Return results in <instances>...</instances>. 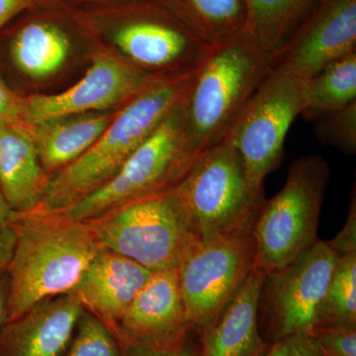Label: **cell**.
I'll return each instance as SVG.
<instances>
[{
  "label": "cell",
  "instance_id": "1",
  "mask_svg": "<svg viewBox=\"0 0 356 356\" xmlns=\"http://www.w3.org/2000/svg\"><path fill=\"white\" fill-rule=\"evenodd\" d=\"M16 236L8 271L6 322L46 300L72 293L102 250L88 222L35 210L10 222Z\"/></svg>",
  "mask_w": 356,
  "mask_h": 356
},
{
  "label": "cell",
  "instance_id": "2",
  "mask_svg": "<svg viewBox=\"0 0 356 356\" xmlns=\"http://www.w3.org/2000/svg\"><path fill=\"white\" fill-rule=\"evenodd\" d=\"M195 74L159 79L126 103L86 153L46 178L36 210H65L106 184L131 154L184 103Z\"/></svg>",
  "mask_w": 356,
  "mask_h": 356
},
{
  "label": "cell",
  "instance_id": "3",
  "mask_svg": "<svg viewBox=\"0 0 356 356\" xmlns=\"http://www.w3.org/2000/svg\"><path fill=\"white\" fill-rule=\"evenodd\" d=\"M273 63L243 32L213 49L182 104L185 131L198 154L224 140Z\"/></svg>",
  "mask_w": 356,
  "mask_h": 356
},
{
  "label": "cell",
  "instance_id": "4",
  "mask_svg": "<svg viewBox=\"0 0 356 356\" xmlns=\"http://www.w3.org/2000/svg\"><path fill=\"white\" fill-rule=\"evenodd\" d=\"M187 225L198 240L250 231L264 202L235 147L226 140L198 154L172 188Z\"/></svg>",
  "mask_w": 356,
  "mask_h": 356
},
{
  "label": "cell",
  "instance_id": "5",
  "mask_svg": "<svg viewBox=\"0 0 356 356\" xmlns=\"http://www.w3.org/2000/svg\"><path fill=\"white\" fill-rule=\"evenodd\" d=\"M330 177V166L318 154L292 161L284 186L264 199L252 222L255 267L266 274L280 270L317 242Z\"/></svg>",
  "mask_w": 356,
  "mask_h": 356
},
{
  "label": "cell",
  "instance_id": "6",
  "mask_svg": "<svg viewBox=\"0 0 356 356\" xmlns=\"http://www.w3.org/2000/svg\"><path fill=\"white\" fill-rule=\"evenodd\" d=\"M182 104L131 154L106 184L58 212L88 222L129 203L172 189L199 154L187 137Z\"/></svg>",
  "mask_w": 356,
  "mask_h": 356
},
{
  "label": "cell",
  "instance_id": "7",
  "mask_svg": "<svg viewBox=\"0 0 356 356\" xmlns=\"http://www.w3.org/2000/svg\"><path fill=\"white\" fill-rule=\"evenodd\" d=\"M102 248L151 271L177 268L192 234L172 189L88 222Z\"/></svg>",
  "mask_w": 356,
  "mask_h": 356
},
{
  "label": "cell",
  "instance_id": "8",
  "mask_svg": "<svg viewBox=\"0 0 356 356\" xmlns=\"http://www.w3.org/2000/svg\"><path fill=\"white\" fill-rule=\"evenodd\" d=\"M254 267L250 231L191 242L177 267L191 330L201 332L214 322Z\"/></svg>",
  "mask_w": 356,
  "mask_h": 356
},
{
  "label": "cell",
  "instance_id": "9",
  "mask_svg": "<svg viewBox=\"0 0 356 356\" xmlns=\"http://www.w3.org/2000/svg\"><path fill=\"white\" fill-rule=\"evenodd\" d=\"M111 30L129 62L156 79L194 74L212 53L159 0H135Z\"/></svg>",
  "mask_w": 356,
  "mask_h": 356
},
{
  "label": "cell",
  "instance_id": "10",
  "mask_svg": "<svg viewBox=\"0 0 356 356\" xmlns=\"http://www.w3.org/2000/svg\"><path fill=\"white\" fill-rule=\"evenodd\" d=\"M302 109L300 81L271 70L236 116L224 140L240 154L254 186L264 187L282 163L288 131Z\"/></svg>",
  "mask_w": 356,
  "mask_h": 356
},
{
  "label": "cell",
  "instance_id": "11",
  "mask_svg": "<svg viewBox=\"0 0 356 356\" xmlns=\"http://www.w3.org/2000/svg\"><path fill=\"white\" fill-rule=\"evenodd\" d=\"M339 257L327 241L318 238L291 264L266 274L259 307L273 343L315 325Z\"/></svg>",
  "mask_w": 356,
  "mask_h": 356
},
{
  "label": "cell",
  "instance_id": "12",
  "mask_svg": "<svg viewBox=\"0 0 356 356\" xmlns=\"http://www.w3.org/2000/svg\"><path fill=\"white\" fill-rule=\"evenodd\" d=\"M129 60L109 55L93 58L84 76L62 92L23 100L21 120L33 127L128 103L159 81Z\"/></svg>",
  "mask_w": 356,
  "mask_h": 356
},
{
  "label": "cell",
  "instance_id": "13",
  "mask_svg": "<svg viewBox=\"0 0 356 356\" xmlns=\"http://www.w3.org/2000/svg\"><path fill=\"white\" fill-rule=\"evenodd\" d=\"M356 51V0H320L273 57V70L309 79Z\"/></svg>",
  "mask_w": 356,
  "mask_h": 356
},
{
  "label": "cell",
  "instance_id": "14",
  "mask_svg": "<svg viewBox=\"0 0 356 356\" xmlns=\"http://www.w3.org/2000/svg\"><path fill=\"white\" fill-rule=\"evenodd\" d=\"M111 330L122 339L151 348H175L187 344L191 330L177 268L153 271Z\"/></svg>",
  "mask_w": 356,
  "mask_h": 356
},
{
  "label": "cell",
  "instance_id": "15",
  "mask_svg": "<svg viewBox=\"0 0 356 356\" xmlns=\"http://www.w3.org/2000/svg\"><path fill=\"white\" fill-rule=\"evenodd\" d=\"M84 311L74 293L37 304L0 329V356L62 355Z\"/></svg>",
  "mask_w": 356,
  "mask_h": 356
},
{
  "label": "cell",
  "instance_id": "16",
  "mask_svg": "<svg viewBox=\"0 0 356 356\" xmlns=\"http://www.w3.org/2000/svg\"><path fill=\"white\" fill-rule=\"evenodd\" d=\"M152 273L138 262L102 248L72 293L84 309L111 329L123 317Z\"/></svg>",
  "mask_w": 356,
  "mask_h": 356
},
{
  "label": "cell",
  "instance_id": "17",
  "mask_svg": "<svg viewBox=\"0 0 356 356\" xmlns=\"http://www.w3.org/2000/svg\"><path fill=\"white\" fill-rule=\"evenodd\" d=\"M266 273L254 267L214 322L201 331L195 356H264L271 343L262 339L257 324Z\"/></svg>",
  "mask_w": 356,
  "mask_h": 356
},
{
  "label": "cell",
  "instance_id": "18",
  "mask_svg": "<svg viewBox=\"0 0 356 356\" xmlns=\"http://www.w3.org/2000/svg\"><path fill=\"white\" fill-rule=\"evenodd\" d=\"M43 170L31 134L19 124L0 126V191L16 215L38 208Z\"/></svg>",
  "mask_w": 356,
  "mask_h": 356
},
{
  "label": "cell",
  "instance_id": "19",
  "mask_svg": "<svg viewBox=\"0 0 356 356\" xmlns=\"http://www.w3.org/2000/svg\"><path fill=\"white\" fill-rule=\"evenodd\" d=\"M112 120V115L90 113L36 126V135L32 136L43 170L55 172L76 161L99 139Z\"/></svg>",
  "mask_w": 356,
  "mask_h": 356
},
{
  "label": "cell",
  "instance_id": "20",
  "mask_svg": "<svg viewBox=\"0 0 356 356\" xmlns=\"http://www.w3.org/2000/svg\"><path fill=\"white\" fill-rule=\"evenodd\" d=\"M72 41L65 28L48 18L21 26L11 42L14 64L25 74L42 79L57 72L67 60Z\"/></svg>",
  "mask_w": 356,
  "mask_h": 356
},
{
  "label": "cell",
  "instance_id": "21",
  "mask_svg": "<svg viewBox=\"0 0 356 356\" xmlns=\"http://www.w3.org/2000/svg\"><path fill=\"white\" fill-rule=\"evenodd\" d=\"M320 0H243V32L264 53L274 56Z\"/></svg>",
  "mask_w": 356,
  "mask_h": 356
},
{
  "label": "cell",
  "instance_id": "22",
  "mask_svg": "<svg viewBox=\"0 0 356 356\" xmlns=\"http://www.w3.org/2000/svg\"><path fill=\"white\" fill-rule=\"evenodd\" d=\"M203 43L217 48L243 32V0H159Z\"/></svg>",
  "mask_w": 356,
  "mask_h": 356
},
{
  "label": "cell",
  "instance_id": "23",
  "mask_svg": "<svg viewBox=\"0 0 356 356\" xmlns=\"http://www.w3.org/2000/svg\"><path fill=\"white\" fill-rule=\"evenodd\" d=\"M304 118L318 112L343 108L356 102V51L300 81Z\"/></svg>",
  "mask_w": 356,
  "mask_h": 356
},
{
  "label": "cell",
  "instance_id": "24",
  "mask_svg": "<svg viewBox=\"0 0 356 356\" xmlns=\"http://www.w3.org/2000/svg\"><path fill=\"white\" fill-rule=\"evenodd\" d=\"M315 325H356V252L339 255Z\"/></svg>",
  "mask_w": 356,
  "mask_h": 356
},
{
  "label": "cell",
  "instance_id": "25",
  "mask_svg": "<svg viewBox=\"0 0 356 356\" xmlns=\"http://www.w3.org/2000/svg\"><path fill=\"white\" fill-rule=\"evenodd\" d=\"M322 144L337 147L343 154L356 153V102L343 108L318 112L307 117Z\"/></svg>",
  "mask_w": 356,
  "mask_h": 356
},
{
  "label": "cell",
  "instance_id": "26",
  "mask_svg": "<svg viewBox=\"0 0 356 356\" xmlns=\"http://www.w3.org/2000/svg\"><path fill=\"white\" fill-rule=\"evenodd\" d=\"M65 356H123L120 341L108 325L84 311Z\"/></svg>",
  "mask_w": 356,
  "mask_h": 356
},
{
  "label": "cell",
  "instance_id": "27",
  "mask_svg": "<svg viewBox=\"0 0 356 356\" xmlns=\"http://www.w3.org/2000/svg\"><path fill=\"white\" fill-rule=\"evenodd\" d=\"M307 334L323 356H356V325H314Z\"/></svg>",
  "mask_w": 356,
  "mask_h": 356
},
{
  "label": "cell",
  "instance_id": "28",
  "mask_svg": "<svg viewBox=\"0 0 356 356\" xmlns=\"http://www.w3.org/2000/svg\"><path fill=\"white\" fill-rule=\"evenodd\" d=\"M264 356H323V353L310 334L298 332L274 341Z\"/></svg>",
  "mask_w": 356,
  "mask_h": 356
},
{
  "label": "cell",
  "instance_id": "29",
  "mask_svg": "<svg viewBox=\"0 0 356 356\" xmlns=\"http://www.w3.org/2000/svg\"><path fill=\"white\" fill-rule=\"evenodd\" d=\"M330 245L339 255L356 252V195L355 187L351 193L350 212L343 228L334 240L329 241Z\"/></svg>",
  "mask_w": 356,
  "mask_h": 356
},
{
  "label": "cell",
  "instance_id": "30",
  "mask_svg": "<svg viewBox=\"0 0 356 356\" xmlns=\"http://www.w3.org/2000/svg\"><path fill=\"white\" fill-rule=\"evenodd\" d=\"M22 109L23 100L14 95L0 79V126L19 124Z\"/></svg>",
  "mask_w": 356,
  "mask_h": 356
},
{
  "label": "cell",
  "instance_id": "31",
  "mask_svg": "<svg viewBox=\"0 0 356 356\" xmlns=\"http://www.w3.org/2000/svg\"><path fill=\"white\" fill-rule=\"evenodd\" d=\"M117 339L120 341L123 356H195L196 355L195 351L187 344L180 348H158L131 343L118 337Z\"/></svg>",
  "mask_w": 356,
  "mask_h": 356
},
{
  "label": "cell",
  "instance_id": "32",
  "mask_svg": "<svg viewBox=\"0 0 356 356\" xmlns=\"http://www.w3.org/2000/svg\"><path fill=\"white\" fill-rule=\"evenodd\" d=\"M16 236L10 224L0 227V271L6 270L15 248Z\"/></svg>",
  "mask_w": 356,
  "mask_h": 356
},
{
  "label": "cell",
  "instance_id": "33",
  "mask_svg": "<svg viewBox=\"0 0 356 356\" xmlns=\"http://www.w3.org/2000/svg\"><path fill=\"white\" fill-rule=\"evenodd\" d=\"M38 0H0V30L11 19L34 6Z\"/></svg>",
  "mask_w": 356,
  "mask_h": 356
},
{
  "label": "cell",
  "instance_id": "34",
  "mask_svg": "<svg viewBox=\"0 0 356 356\" xmlns=\"http://www.w3.org/2000/svg\"><path fill=\"white\" fill-rule=\"evenodd\" d=\"M7 295H8V277L0 274V329L6 322Z\"/></svg>",
  "mask_w": 356,
  "mask_h": 356
},
{
  "label": "cell",
  "instance_id": "35",
  "mask_svg": "<svg viewBox=\"0 0 356 356\" xmlns=\"http://www.w3.org/2000/svg\"><path fill=\"white\" fill-rule=\"evenodd\" d=\"M15 216V213L9 207L8 203L6 202V198L0 191V227L10 224Z\"/></svg>",
  "mask_w": 356,
  "mask_h": 356
},
{
  "label": "cell",
  "instance_id": "36",
  "mask_svg": "<svg viewBox=\"0 0 356 356\" xmlns=\"http://www.w3.org/2000/svg\"><path fill=\"white\" fill-rule=\"evenodd\" d=\"M83 1L97 2V1H105V0H83Z\"/></svg>",
  "mask_w": 356,
  "mask_h": 356
}]
</instances>
